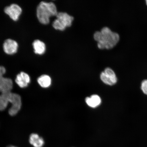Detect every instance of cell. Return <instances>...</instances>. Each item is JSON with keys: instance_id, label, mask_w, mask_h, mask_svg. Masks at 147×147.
<instances>
[{"instance_id": "6da1fadb", "label": "cell", "mask_w": 147, "mask_h": 147, "mask_svg": "<svg viewBox=\"0 0 147 147\" xmlns=\"http://www.w3.org/2000/svg\"><path fill=\"white\" fill-rule=\"evenodd\" d=\"M9 103L11 104V107L9 110V114L13 116L17 114L21 109V97L11 91L1 93L0 95V110L3 111L6 109Z\"/></svg>"}, {"instance_id": "7a4b0ae2", "label": "cell", "mask_w": 147, "mask_h": 147, "mask_svg": "<svg viewBox=\"0 0 147 147\" xmlns=\"http://www.w3.org/2000/svg\"><path fill=\"white\" fill-rule=\"evenodd\" d=\"M58 13L56 5L52 2L42 1L37 8V17L40 22L43 24H49V18L56 16Z\"/></svg>"}, {"instance_id": "3957f363", "label": "cell", "mask_w": 147, "mask_h": 147, "mask_svg": "<svg viewBox=\"0 0 147 147\" xmlns=\"http://www.w3.org/2000/svg\"><path fill=\"white\" fill-rule=\"evenodd\" d=\"M100 32V37L97 44L98 48L100 49H112L119 41V35L112 32L108 27L103 28Z\"/></svg>"}, {"instance_id": "277c9868", "label": "cell", "mask_w": 147, "mask_h": 147, "mask_svg": "<svg viewBox=\"0 0 147 147\" xmlns=\"http://www.w3.org/2000/svg\"><path fill=\"white\" fill-rule=\"evenodd\" d=\"M6 70L5 68L0 66V92L1 93L10 91L13 88L12 80L3 76Z\"/></svg>"}, {"instance_id": "5b68a950", "label": "cell", "mask_w": 147, "mask_h": 147, "mask_svg": "<svg viewBox=\"0 0 147 147\" xmlns=\"http://www.w3.org/2000/svg\"><path fill=\"white\" fill-rule=\"evenodd\" d=\"M4 11L12 20L16 21L18 20L21 14L22 10L19 5L16 4H12L10 6L5 7Z\"/></svg>"}, {"instance_id": "8992f818", "label": "cell", "mask_w": 147, "mask_h": 147, "mask_svg": "<svg viewBox=\"0 0 147 147\" xmlns=\"http://www.w3.org/2000/svg\"><path fill=\"white\" fill-rule=\"evenodd\" d=\"M18 44L15 41L11 39L5 40L3 44V49L5 53L12 55L17 52Z\"/></svg>"}, {"instance_id": "52a82bcc", "label": "cell", "mask_w": 147, "mask_h": 147, "mask_svg": "<svg viewBox=\"0 0 147 147\" xmlns=\"http://www.w3.org/2000/svg\"><path fill=\"white\" fill-rule=\"evenodd\" d=\"M30 81V77L27 74L21 72L17 75L15 82L20 87L24 88L27 87Z\"/></svg>"}, {"instance_id": "ba28073f", "label": "cell", "mask_w": 147, "mask_h": 147, "mask_svg": "<svg viewBox=\"0 0 147 147\" xmlns=\"http://www.w3.org/2000/svg\"><path fill=\"white\" fill-rule=\"evenodd\" d=\"M56 16L57 19L59 20L66 27H70L72 24L74 18L66 13H58Z\"/></svg>"}, {"instance_id": "9c48e42d", "label": "cell", "mask_w": 147, "mask_h": 147, "mask_svg": "<svg viewBox=\"0 0 147 147\" xmlns=\"http://www.w3.org/2000/svg\"><path fill=\"white\" fill-rule=\"evenodd\" d=\"M29 141L30 144L34 147H42L45 143L43 139L36 134H31Z\"/></svg>"}, {"instance_id": "30bf717a", "label": "cell", "mask_w": 147, "mask_h": 147, "mask_svg": "<svg viewBox=\"0 0 147 147\" xmlns=\"http://www.w3.org/2000/svg\"><path fill=\"white\" fill-rule=\"evenodd\" d=\"M34 53L39 55L43 54L46 50V46L43 42L37 40H35L32 44Z\"/></svg>"}, {"instance_id": "8fae6325", "label": "cell", "mask_w": 147, "mask_h": 147, "mask_svg": "<svg viewBox=\"0 0 147 147\" xmlns=\"http://www.w3.org/2000/svg\"><path fill=\"white\" fill-rule=\"evenodd\" d=\"M86 102L88 105L92 108H95L101 103V100L100 96L97 95H93L90 97H87Z\"/></svg>"}, {"instance_id": "7c38bea8", "label": "cell", "mask_w": 147, "mask_h": 147, "mask_svg": "<svg viewBox=\"0 0 147 147\" xmlns=\"http://www.w3.org/2000/svg\"><path fill=\"white\" fill-rule=\"evenodd\" d=\"M38 82L42 88H47L50 86L51 84V79L48 75H43L38 79Z\"/></svg>"}, {"instance_id": "4fadbf2b", "label": "cell", "mask_w": 147, "mask_h": 147, "mask_svg": "<svg viewBox=\"0 0 147 147\" xmlns=\"http://www.w3.org/2000/svg\"><path fill=\"white\" fill-rule=\"evenodd\" d=\"M104 72L109 77V78L114 84L116 83L117 81V78L114 71L113 70L110 68H107L105 70Z\"/></svg>"}, {"instance_id": "5bb4252c", "label": "cell", "mask_w": 147, "mask_h": 147, "mask_svg": "<svg viewBox=\"0 0 147 147\" xmlns=\"http://www.w3.org/2000/svg\"><path fill=\"white\" fill-rule=\"evenodd\" d=\"M53 26L55 29L63 31L65 30L66 27L58 19L55 20L53 23Z\"/></svg>"}, {"instance_id": "9a60e30c", "label": "cell", "mask_w": 147, "mask_h": 147, "mask_svg": "<svg viewBox=\"0 0 147 147\" xmlns=\"http://www.w3.org/2000/svg\"><path fill=\"white\" fill-rule=\"evenodd\" d=\"M100 78L101 80L106 84L110 86H113L114 84L104 71L101 73Z\"/></svg>"}, {"instance_id": "2e32d148", "label": "cell", "mask_w": 147, "mask_h": 147, "mask_svg": "<svg viewBox=\"0 0 147 147\" xmlns=\"http://www.w3.org/2000/svg\"><path fill=\"white\" fill-rule=\"evenodd\" d=\"M141 89L145 94L147 95V80L143 81L141 84Z\"/></svg>"}, {"instance_id": "e0dca14e", "label": "cell", "mask_w": 147, "mask_h": 147, "mask_svg": "<svg viewBox=\"0 0 147 147\" xmlns=\"http://www.w3.org/2000/svg\"><path fill=\"white\" fill-rule=\"evenodd\" d=\"M7 147H17L15 146H7Z\"/></svg>"}, {"instance_id": "ac0fdd59", "label": "cell", "mask_w": 147, "mask_h": 147, "mask_svg": "<svg viewBox=\"0 0 147 147\" xmlns=\"http://www.w3.org/2000/svg\"><path fill=\"white\" fill-rule=\"evenodd\" d=\"M146 5H147V0H146Z\"/></svg>"}]
</instances>
